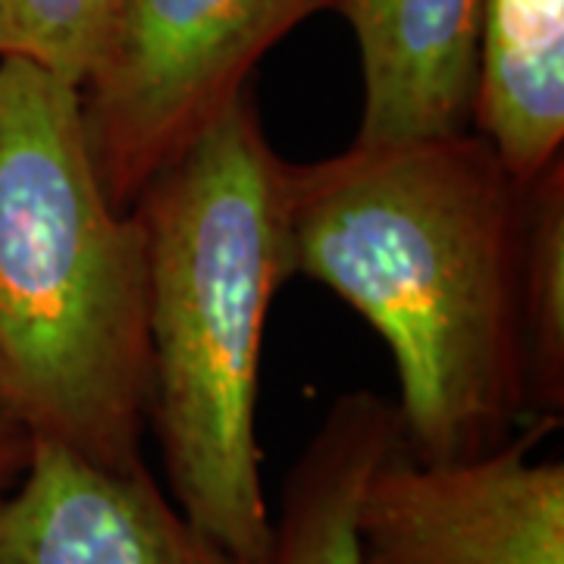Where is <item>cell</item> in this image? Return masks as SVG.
<instances>
[{"label": "cell", "mask_w": 564, "mask_h": 564, "mask_svg": "<svg viewBox=\"0 0 564 564\" xmlns=\"http://www.w3.org/2000/svg\"><path fill=\"white\" fill-rule=\"evenodd\" d=\"M521 229L524 180L477 129L285 166L289 270L389 345L399 448L414 462L477 458L530 421Z\"/></svg>", "instance_id": "1"}, {"label": "cell", "mask_w": 564, "mask_h": 564, "mask_svg": "<svg viewBox=\"0 0 564 564\" xmlns=\"http://www.w3.org/2000/svg\"><path fill=\"white\" fill-rule=\"evenodd\" d=\"M285 166L245 88L132 210L148 261L151 402L170 499L232 564H267L258 443L263 326L292 280Z\"/></svg>", "instance_id": "2"}, {"label": "cell", "mask_w": 564, "mask_h": 564, "mask_svg": "<svg viewBox=\"0 0 564 564\" xmlns=\"http://www.w3.org/2000/svg\"><path fill=\"white\" fill-rule=\"evenodd\" d=\"M0 402L32 440L144 464L141 223L104 192L79 88L25 61H0Z\"/></svg>", "instance_id": "3"}, {"label": "cell", "mask_w": 564, "mask_h": 564, "mask_svg": "<svg viewBox=\"0 0 564 564\" xmlns=\"http://www.w3.org/2000/svg\"><path fill=\"white\" fill-rule=\"evenodd\" d=\"M336 0H122L79 88L107 198L120 210L248 88L261 57Z\"/></svg>", "instance_id": "4"}, {"label": "cell", "mask_w": 564, "mask_h": 564, "mask_svg": "<svg viewBox=\"0 0 564 564\" xmlns=\"http://www.w3.org/2000/svg\"><path fill=\"white\" fill-rule=\"evenodd\" d=\"M536 417L477 458L421 464L399 443L358 499L361 564H564V464Z\"/></svg>", "instance_id": "5"}, {"label": "cell", "mask_w": 564, "mask_h": 564, "mask_svg": "<svg viewBox=\"0 0 564 564\" xmlns=\"http://www.w3.org/2000/svg\"><path fill=\"white\" fill-rule=\"evenodd\" d=\"M0 564H232L182 514L148 464L117 470L32 440L0 499Z\"/></svg>", "instance_id": "6"}, {"label": "cell", "mask_w": 564, "mask_h": 564, "mask_svg": "<svg viewBox=\"0 0 564 564\" xmlns=\"http://www.w3.org/2000/svg\"><path fill=\"white\" fill-rule=\"evenodd\" d=\"M358 41L364 110L355 141L474 129L484 0H336Z\"/></svg>", "instance_id": "7"}, {"label": "cell", "mask_w": 564, "mask_h": 564, "mask_svg": "<svg viewBox=\"0 0 564 564\" xmlns=\"http://www.w3.org/2000/svg\"><path fill=\"white\" fill-rule=\"evenodd\" d=\"M474 129L530 180L564 154V0H484Z\"/></svg>", "instance_id": "8"}, {"label": "cell", "mask_w": 564, "mask_h": 564, "mask_svg": "<svg viewBox=\"0 0 564 564\" xmlns=\"http://www.w3.org/2000/svg\"><path fill=\"white\" fill-rule=\"evenodd\" d=\"M395 443L386 399L364 389L336 399L285 474L267 564H361L358 499Z\"/></svg>", "instance_id": "9"}, {"label": "cell", "mask_w": 564, "mask_h": 564, "mask_svg": "<svg viewBox=\"0 0 564 564\" xmlns=\"http://www.w3.org/2000/svg\"><path fill=\"white\" fill-rule=\"evenodd\" d=\"M521 343L527 417L564 414V154L524 180Z\"/></svg>", "instance_id": "10"}, {"label": "cell", "mask_w": 564, "mask_h": 564, "mask_svg": "<svg viewBox=\"0 0 564 564\" xmlns=\"http://www.w3.org/2000/svg\"><path fill=\"white\" fill-rule=\"evenodd\" d=\"M122 0H0V61H25L82 88Z\"/></svg>", "instance_id": "11"}, {"label": "cell", "mask_w": 564, "mask_h": 564, "mask_svg": "<svg viewBox=\"0 0 564 564\" xmlns=\"http://www.w3.org/2000/svg\"><path fill=\"white\" fill-rule=\"evenodd\" d=\"M32 452L29 430L17 421V414L0 402V499L17 486Z\"/></svg>", "instance_id": "12"}]
</instances>
